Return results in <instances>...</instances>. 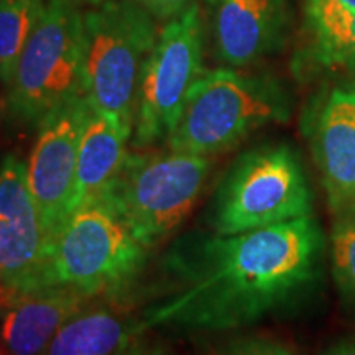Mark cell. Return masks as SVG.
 <instances>
[{"mask_svg": "<svg viewBox=\"0 0 355 355\" xmlns=\"http://www.w3.org/2000/svg\"><path fill=\"white\" fill-rule=\"evenodd\" d=\"M322 248L311 216L242 234H186L163 255L141 324L227 331L259 322L316 279Z\"/></svg>", "mask_w": 355, "mask_h": 355, "instance_id": "1", "label": "cell"}, {"mask_svg": "<svg viewBox=\"0 0 355 355\" xmlns=\"http://www.w3.org/2000/svg\"><path fill=\"white\" fill-rule=\"evenodd\" d=\"M158 33L153 15L137 0H105L84 13V97L130 135L141 76Z\"/></svg>", "mask_w": 355, "mask_h": 355, "instance_id": "2", "label": "cell"}, {"mask_svg": "<svg viewBox=\"0 0 355 355\" xmlns=\"http://www.w3.org/2000/svg\"><path fill=\"white\" fill-rule=\"evenodd\" d=\"M288 117L286 92L272 79L234 69L202 71L189 89L168 145L173 152L211 158Z\"/></svg>", "mask_w": 355, "mask_h": 355, "instance_id": "3", "label": "cell"}, {"mask_svg": "<svg viewBox=\"0 0 355 355\" xmlns=\"http://www.w3.org/2000/svg\"><path fill=\"white\" fill-rule=\"evenodd\" d=\"M211 173L209 157L130 153L101 194L148 250L166 241L193 211Z\"/></svg>", "mask_w": 355, "mask_h": 355, "instance_id": "4", "label": "cell"}, {"mask_svg": "<svg viewBox=\"0 0 355 355\" xmlns=\"http://www.w3.org/2000/svg\"><path fill=\"white\" fill-rule=\"evenodd\" d=\"M84 13L74 0H48L7 86L17 122L38 127L53 110L83 92Z\"/></svg>", "mask_w": 355, "mask_h": 355, "instance_id": "5", "label": "cell"}, {"mask_svg": "<svg viewBox=\"0 0 355 355\" xmlns=\"http://www.w3.org/2000/svg\"><path fill=\"white\" fill-rule=\"evenodd\" d=\"M148 248L133 237L104 199L74 207L53 239L48 286H68L94 298L119 293L139 277Z\"/></svg>", "mask_w": 355, "mask_h": 355, "instance_id": "6", "label": "cell"}, {"mask_svg": "<svg viewBox=\"0 0 355 355\" xmlns=\"http://www.w3.org/2000/svg\"><path fill=\"white\" fill-rule=\"evenodd\" d=\"M311 212L313 198L300 158L288 145H270L237 158L217 186L207 222L216 234L232 235Z\"/></svg>", "mask_w": 355, "mask_h": 355, "instance_id": "7", "label": "cell"}, {"mask_svg": "<svg viewBox=\"0 0 355 355\" xmlns=\"http://www.w3.org/2000/svg\"><path fill=\"white\" fill-rule=\"evenodd\" d=\"M204 28L193 2L159 30L141 76L133 145L150 146L170 139L189 89L202 74Z\"/></svg>", "mask_w": 355, "mask_h": 355, "instance_id": "8", "label": "cell"}, {"mask_svg": "<svg viewBox=\"0 0 355 355\" xmlns=\"http://www.w3.org/2000/svg\"><path fill=\"white\" fill-rule=\"evenodd\" d=\"M89 109L81 96L44 117L26 162L28 188L50 247L73 211L79 139Z\"/></svg>", "mask_w": 355, "mask_h": 355, "instance_id": "9", "label": "cell"}, {"mask_svg": "<svg viewBox=\"0 0 355 355\" xmlns=\"http://www.w3.org/2000/svg\"><path fill=\"white\" fill-rule=\"evenodd\" d=\"M50 242L26 180V163H0V286L6 293L48 288Z\"/></svg>", "mask_w": 355, "mask_h": 355, "instance_id": "10", "label": "cell"}, {"mask_svg": "<svg viewBox=\"0 0 355 355\" xmlns=\"http://www.w3.org/2000/svg\"><path fill=\"white\" fill-rule=\"evenodd\" d=\"M313 155L334 214H355V87L332 89L311 130Z\"/></svg>", "mask_w": 355, "mask_h": 355, "instance_id": "11", "label": "cell"}, {"mask_svg": "<svg viewBox=\"0 0 355 355\" xmlns=\"http://www.w3.org/2000/svg\"><path fill=\"white\" fill-rule=\"evenodd\" d=\"M209 13L216 58L232 68L257 63L285 37V0H211Z\"/></svg>", "mask_w": 355, "mask_h": 355, "instance_id": "12", "label": "cell"}, {"mask_svg": "<svg viewBox=\"0 0 355 355\" xmlns=\"http://www.w3.org/2000/svg\"><path fill=\"white\" fill-rule=\"evenodd\" d=\"M89 301L86 293L68 286L7 293L0 326L8 355H43L56 332Z\"/></svg>", "mask_w": 355, "mask_h": 355, "instance_id": "13", "label": "cell"}, {"mask_svg": "<svg viewBox=\"0 0 355 355\" xmlns=\"http://www.w3.org/2000/svg\"><path fill=\"white\" fill-rule=\"evenodd\" d=\"M130 137L115 119L91 105L79 139L73 209L99 198L112 183L130 155L127 150Z\"/></svg>", "mask_w": 355, "mask_h": 355, "instance_id": "14", "label": "cell"}, {"mask_svg": "<svg viewBox=\"0 0 355 355\" xmlns=\"http://www.w3.org/2000/svg\"><path fill=\"white\" fill-rule=\"evenodd\" d=\"M144 324L107 308H84L56 332L43 355H123Z\"/></svg>", "mask_w": 355, "mask_h": 355, "instance_id": "15", "label": "cell"}, {"mask_svg": "<svg viewBox=\"0 0 355 355\" xmlns=\"http://www.w3.org/2000/svg\"><path fill=\"white\" fill-rule=\"evenodd\" d=\"M309 26L324 63L355 66V10L327 0H306Z\"/></svg>", "mask_w": 355, "mask_h": 355, "instance_id": "16", "label": "cell"}, {"mask_svg": "<svg viewBox=\"0 0 355 355\" xmlns=\"http://www.w3.org/2000/svg\"><path fill=\"white\" fill-rule=\"evenodd\" d=\"M48 0H0V83L7 84Z\"/></svg>", "mask_w": 355, "mask_h": 355, "instance_id": "17", "label": "cell"}, {"mask_svg": "<svg viewBox=\"0 0 355 355\" xmlns=\"http://www.w3.org/2000/svg\"><path fill=\"white\" fill-rule=\"evenodd\" d=\"M331 261L337 286L355 303V214L339 216L334 222Z\"/></svg>", "mask_w": 355, "mask_h": 355, "instance_id": "18", "label": "cell"}, {"mask_svg": "<svg viewBox=\"0 0 355 355\" xmlns=\"http://www.w3.org/2000/svg\"><path fill=\"white\" fill-rule=\"evenodd\" d=\"M222 355H296L285 344L263 337H252L230 344Z\"/></svg>", "mask_w": 355, "mask_h": 355, "instance_id": "19", "label": "cell"}, {"mask_svg": "<svg viewBox=\"0 0 355 355\" xmlns=\"http://www.w3.org/2000/svg\"><path fill=\"white\" fill-rule=\"evenodd\" d=\"M141 7H145L155 19L171 20L173 17L184 12L193 0H137Z\"/></svg>", "mask_w": 355, "mask_h": 355, "instance_id": "20", "label": "cell"}, {"mask_svg": "<svg viewBox=\"0 0 355 355\" xmlns=\"http://www.w3.org/2000/svg\"><path fill=\"white\" fill-rule=\"evenodd\" d=\"M324 355H355V339H345L331 345Z\"/></svg>", "mask_w": 355, "mask_h": 355, "instance_id": "21", "label": "cell"}, {"mask_svg": "<svg viewBox=\"0 0 355 355\" xmlns=\"http://www.w3.org/2000/svg\"><path fill=\"white\" fill-rule=\"evenodd\" d=\"M123 355H170L163 349H135L132 352Z\"/></svg>", "mask_w": 355, "mask_h": 355, "instance_id": "22", "label": "cell"}, {"mask_svg": "<svg viewBox=\"0 0 355 355\" xmlns=\"http://www.w3.org/2000/svg\"><path fill=\"white\" fill-rule=\"evenodd\" d=\"M327 2L339 3V6H344L347 8H354V10H355V0H327Z\"/></svg>", "mask_w": 355, "mask_h": 355, "instance_id": "23", "label": "cell"}, {"mask_svg": "<svg viewBox=\"0 0 355 355\" xmlns=\"http://www.w3.org/2000/svg\"><path fill=\"white\" fill-rule=\"evenodd\" d=\"M0 355H8L6 343H3V337H2V326H0Z\"/></svg>", "mask_w": 355, "mask_h": 355, "instance_id": "24", "label": "cell"}, {"mask_svg": "<svg viewBox=\"0 0 355 355\" xmlns=\"http://www.w3.org/2000/svg\"><path fill=\"white\" fill-rule=\"evenodd\" d=\"M6 295H7V293H6V290H3V288H2V286H0V306H2V303H3V300H6Z\"/></svg>", "mask_w": 355, "mask_h": 355, "instance_id": "25", "label": "cell"}, {"mask_svg": "<svg viewBox=\"0 0 355 355\" xmlns=\"http://www.w3.org/2000/svg\"><path fill=\"white\" fill-rule=\"evenodd\" d=\"M89 2H91V3H102V2H105V0H89Z\"/></svg>", "mask_w": 355, "mask_h": 355, "instance_id": "26", "label": "cell"}]
</instances>
